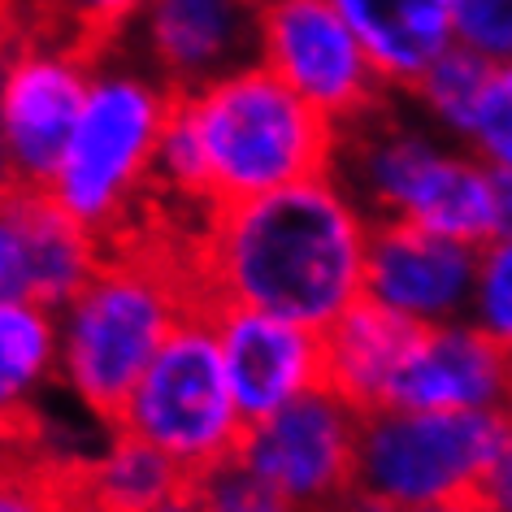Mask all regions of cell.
Returning a JSON list of instances; mask_svg holds the SVG:
<instances>
[{"mask_svg": "<svg viewBox=\"0 0 512 512\" xmlns=\"http://www.w3.org/2000/svg\"><path fill=\"white\" fill-rule=\"evenodd\" d=\"M57 395V313L0 300V452H22Z\"/></svg>", "mask_w": 512, "mask_h": 512, "instance_id": "obj_16", "label": "cell"}, {"mask_svg": "<svg viewBox=\"0 0 512 512\" xmlns=\"http://www.w3.org/2000/svg\"><path fill=\"white\" fill-rule=\"evenodd\" d=\"M469 322H478L486 335L512 356V239L482 243Z\"/></svg>", "mask_w": 512, "mask_h": 512, "instance_id": "obj_23", "label": "cell"}, {"mask_svg": "<svg viewBox=\"0 0 512 512\" xmlns=\"http://www.w3.org/2000/svg\"><path fill=\"white\" fill-rule=\"evenodd\" d=\"M361 417L339 391L317 387L270 417L248 421L235 460L296 512H335L356 491Z\"/></svg>", "mask_w": 512, "mask_h": 512, "instance_id": "obj_10", "label": "cell"}, {"mask_svg": "<svg viewBox=\"0 0 512 512\" xmlns=\"http://www.w3.org/2000/svg\"><path fill=\"white\" fill-rule=\"evenodd\" d=\"M105 248L44 187L0 183V300H35L57 313L92 278Z\"/></svg>", "mask_w": 512, "mask_h": 512, "instance_id": "obj_12", "label": "cell"}, {"mask_svg": "<svg viewBox=\"0 0 512 512\" xmlns=\"http://www.w3.org/2000/svg\"><path fill=\"white\" fill-rule=\"evenodd\" d=\"M126 53L174 92H191L256 61L252 0H148Z\"/></svg>", "mask_w": 512, "mask_h": 512, "instance_id": "obj_14", "label": "cell"}, {"mask_svg": "<svg viewBox=\"0 0 512 512\" xmlns=\"http://www.w3.org/2000/svg\"><path fill=\"white\" fill-rule=\"evenodd\" d=\"M204 495V508L209 512H296L287 499H278L265 482H256L239 460L204 473V478H191Z\"/></svg>", "mask_w": 512, "mask_h": 512, "instance_id": "obj_26", "label": "cell"}, {"mask_svg": "<svg viewBox=\"0 0 512 512\" xmlns=\"http://www.w3.org/2000/svg\"><path fill=\"white\" fill-rule=\"evenodd\" d=\"M5 5H9V0H0V9H5Z\"/></svg>", "mask_w": 512, "mask_h": 512, "instance_id": "obj_33", "label": "cell"}, {"mask_svg": "<svg viewBox=\"0 0 512 512\" xmlns=\"http://www.w3.org/2000/svg\"><path fill=\"white\" fill-rule=\"evenodd\" d=\"M61 512H92V508H83V504H70V499H66V508H61Z\"/></svg>", "mask_w": 512, "mask_h": 512, "instance_id": "obj_31", "label": "cell"}, {"mask_svg": "<svg viewBox=\"0 0 512 512\" xmlns=\"http://www.w3.org/2000/svg\"><path fill=\"white\" fill-rule=\"evenodd\" d=\"M335 512H486L478 504V495H469V499H443V504H421V508H382L374 504V499H365V495H348Z\"/></svg>", "mask_w": 512, "mask_h": 512, "instance_id": "obj_28", "label": "cell"}, {"mask_svg": "<svg viewBox=\"0 0 512 512\" xmlns=\"http://www.w3.org/2000/svg\"><path fill=\"white\" fill-rule=\"evenodd\" d=\"M144 9L148 0H27L31 31L61 35L87 53L122 48Z\"/></svg>", "mask_w": 512, "mask_h": 512, "instance_id": "obj_21", "label": "cell"}, {"mask_svg": "<svg viewBox=\"0 0 512 512\" xmlns=\"http://www.w3.org/2000/svg\"><path fill=\"white\" fill-rule=\"evenodd\" d=\"M113 426L157 447L183 478H204L239 456L248 417L230 391L209 304L191 309L165 339L144 378L118 404Z\"/></svg>", "mask_w": 512, "mask_h": 512, "instance_id": "obj_6", "label": "cell"}, {"mask_svg": "<svg viewBox=\"0 0 512 512\" xmlns=\"http://www.w3.org/2000/svg\"><path fill=\"white\" fill-rule=\"evenodd\" d=\"M256 61L339 131L374 118L391 92L335 0L256 5Z\"/></svg>", "mask_w": 512, "mask_h": 512, "instance_id": "obj_8", "label": "cell"}, {"mask_svg": "<svg viewBox=\"0 0 512 512\" xmlns=\"http://www.w3.org/2000/svg\"><path fill=\"white\" fill-rule=\"evenodd\" d=\"M369 230L374 217L330 170L204 213L187 239V265L204 304L326 330L365 300Z\"/></svg>", "mask_w": 512, "mask_h": 512, "instance_id": "obj_1", "label": "cell"}, {"mask_svg": "<svg viewBox=\"0 0 512 512\" xmlns=\"http://www.w3.org/2000/svg\"><path fill=\"white\" fill-rule=\"evenodd\" d=\"M174 100V87L126 48L96 53L79 118L44 191L105 243L144 226L148 200H157V152Z\"/></svg>", "mask_w": 512, "mask_h": 512, "instance_id": "obj_4", "label": "cell"}, {"mask_svg": "<svg viewBox=\"0 0 512 512\" xmlns=\"http://www.w3.org/2000/svg\"><path fill=\"white\" fill-rule=\"evenodd\" d=\"M66 486L31 452H0V512H61Z\"/></svg>", "mask_w": 512, "mask_h": 512, "instance_id": "obj_24", "label": "cell"}, {"mask_svg": "<svg viewBox=\"0 0 512 512\" xmlns=\"http://www.w3.org/2000/svg\"><path fill=\"white\" fill-rule=\"evenodd\" d=\"M335 174L374 222H413L473 248L491 239L495 170L421 118H391L382 105L343 131Z\"/></svg>", "mask_w": 512, "mask_h": 512, "instance_id": "obj_5", "label": "cell"}, {"mask_svg": "<svg viewBox=\"0 0 512 512\" xmlns=\"http://www.w3.org/2000/svg\"><path fill=\"white\" fill-rule=\"evenodd\" d=\"M387 404L512 417V356L469 317L421 326L413 330Z\"/></svg>", "mask_w": 512, "mask_h": 512, "instance_id": "obj_15", "label": "cell"}, {"mask_svg": "<svg viewBox=\"0 0 512 512\" xmlns=\"http://www.w3.org/2000/svg\"><path fill=\"white\" fill-rule=\"evenodd\" d=\"M486 79H491V61L452 44L443 57H434L417 74L408 96H413L421 122H430L434 131H443L452 139H465L473 113H478V100L486 92Z\"/></svg>", "mask_w": 512, "mask_h": 512, "instance_id": "obj_20", "label": "cell"}, {"mask_svg": "<svg viewBox=\"0 0 512 512\" xmlns=\"http://www.w3.org/2000/svg\"><path fill=\"white\" fill-rule=\"evenodd\" d=\"M343 131L261 61L178 92L157 152V200L196 217L330 174Z\"/></svg>", "mask_w": 512, "mask_h": 512, "instance_id": "obj_2", "label": "cell"}, {"mask_svg": "<svg viewBox=\"0 0 512 512\" xmlns=\"http://www.w3.org/2000/svg\"><path fill=\"white\" fill-rule=\"evenodd\" d=\"M478 504L486 512H512V430L508 439L499 443L495 460L486 465L482 482H478Z\"/></svg>", "mask_w": 512, "mask_h": 512, "instance_id": "obj_27", "label": "cell"}, {"mask_svg": "<svg viewBox=\"0 0 512 512\" xmlns=\"http://www.w3.org/2000/svg\"><path fill=\"white\" fill-rule=\"evenodd\" d=\"M452 35L491 66L512 61V0H452Z\"/></svg>", "mask_w": 512, "mask_h": 512, "instance_id": "obj_25", "label": "cell"}, {"mask_svg": "<svg viewBox=\"0 0 512 512\" xmlns=\"http://www.w3.org/2000/svg\"><path fill=\"white\" fill-rule=\"evenodd\" d=\"M200 304L187 239H165L148 222L113 239L92 278L57 309V395L113 421L152 356Z\"/></svg>", "mask_w": 512, "mask_h": 512, "instance_id": "obj_3", "label": "cell"}, {"mask_svg": "<svg viewBox=\"0 0 512 512\" xmlns=\"http://www.w3.org/2000/svg\"><path fill=\"white\" fill-rule=\"evenodd\" d=\"M512 417L382 404L361 417L356 495L382 508H421L478 495Z\"/></svg>", "mask_w": 512, "mask_h": 512, "instance_id": "obj_7", "label": "cell"}, {"mask_svg": "<svg viewBox=\"0 0 512 512\" xmlns=\"http://www.w3.org/2000/svg\"><path fill=\"white\" fill-rule=\"evenodd\" d=\"M209 317L230 391L248 421H261L326 387L322 330L265 309H239V304H209Z\"/></svg>", "mask_w": 512, "mask_h": 512, "instance_id": "obj_13", "label": "cell"}, {"mask_svg": "<svg viewBox=\"0 0 512 512\" xmlns=\"http://www.w3.org/2000/svg\"><path fill=\"white\" fill-rule=\"evenodd\" d=\"M252 5H265V0H252Z\"/></svg>", "mask_w": 512, "mask_h": 512, "instance_id": "obj_32", "label": "cell"}, {"mask_svg": "<svg viewBox=\"0 0 512 512\" xmlns=\"http://www.w3.org/2000/svg\"><path fill=\"white\" fill-rule=\"evenodd\" d=\"M365 40L391 92H408L417 74L456 44L452 0H335Z\"/></svg>", "mask_w": 512, "mask_h": 512, "instance_id": "obj_18", "label": "cell"}, {"mask_svg": "<svg viewBox=\"0 0 512 512\" xmlns=\"http://www.w3.org/2000/svg\"><path fill=\"white\" fill-rule=\"evenodd\" d=\"M183 482L187 478L157 447H148L135 434H122L113 421L105 430V443H96L61 478L70 504H83L92 512H148Z\"/></svg>", "mask_w": 512, "mask_h": 512, "instance_id": "obj_19", "label": "cell"}, {"mask_svg": "<svg viewBox=\"0 0 512 512\" xmlns=\"http://www.w3.org/2000/svg\"><path fill=\"white\" fill-rule=\"evenodd\" d=\"M512 239V174H495L491 191V239L486 243H504Z\"/></svg>", "mask_w": 512, "mask_h": 512, "instance_id": "obj_29", "label": "cell"}, {"mask_svg": "<svg viewBox=\"0 0 512 512\" xmlns=\"http://www.w3.org/2000/svg\"><path fill=\"white\" fill-rule=\"evenodd\" d=\"M486 170L495 174H512V61L491 66L486 92L478 100L465 139H460Z\"/></svg>", "mask_w": 512, "mask_h": 512, "instance_id": "obj_22", "label": "cell"}, {"mask_svg": "<svg viewBox=\"0 0 512 512\" xmlns=\"http://www.w3.org/2000/svg\"><path fill=\"white\" fill-rule=\"evenodd\" d=\"M96 53L48 31H22L0 57V183L44 187L92 83Z\"/></svg>", "mask_w": 512, "mask_h": 512, "instance_id": "obj_9", "label": "cell"}, {"mask_svg": "<svg viewBox=\"0 0 512 512\" xmlns=\"http://www.w3.org/2000/svg\"><path fill=\"white\" fill-rule=\"evenodd\" d=\"M148 512H209V508H204V495H200V486L187 478L183 486H174V491L165 495L161 504H152Z\"/></svg>", "mask_w": 512, "mask_h": 512, "instance_id": "obj_30", "label": "cell"}, {"mask_svg": "<svg viewBox=\"0 0 512 512\" xmlns=\"http://www.w3.org/2000/svg\"><path fill=\"white\" fill-rule=\"evenodd\" d=\"M478 252L465 239L413 222H374L365 252V300L408 326H443L469 317Z\"/></svg>", "mask_w": 512, "mask_h": 512, "instance_id": "obj_11", "label": "cell"}, {"mask_svg": "<svg viewBox=\"0 0 512 512\" xmlns=\"http://www.w3.org/2000/svg\"><path fill=\"white\" fill-rule=\"evenodd\" d=\"M413 330L369 300H356L339 322L322 330L326 339V387L339 391L361 413H374L391 400L395 374L413 343Z\"/></svg>", "mask_w": 512, "mask_h": 512, "instance_id": "obj_17", "label": "cell"}]
</instances>
